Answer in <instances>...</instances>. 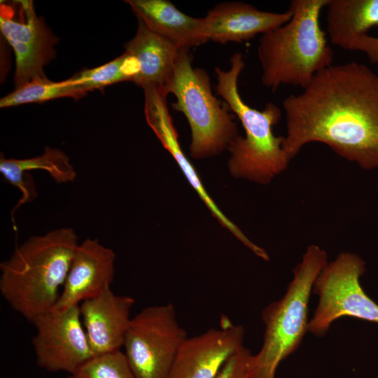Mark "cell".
Returning a JSON list of instances; mask_svg holds the SVG:
<instances>
[{"label": "cell", "instance_id": "obj_21", "mask_svg": "<svg viewBox=\"0 0 378 378\" xmlns=\"http://www.w3.org/2000/svg\"><path fill=\"white\" fill-rule=\"evenodd\" d=\"M138 73L136 60L125 52L104 64L83 70L66 80L71 84L80 85L90 92L120 82H133Z\"/></svg>", "mask_w": 378, "mask_h": 378}, {"label": "cell", "instance_id": "obj_23", "mask_svg": "<svg viewBox=\"0 0 378 378\" xmlns=\"http://www.w3.org/2000/svg\"><path fill=\"white\" fill-rule=\"evenodd\" d=\"M254 355L242 346L225 363L214 378H250Z\"/></svg>", "mask_w": 378, "mask_h": 378}, {"label": "cell", "instance_id": "obj_13", "mask_svg": "<svg viewBox=\"0 0 378 378\" xmlns=\"http://www.w3.org/2000/svg\"><path fill=\"white\" fill-rule=\"evenodd\" d=\"M115 253L97 239L79 244L59 299L52 309L79 305L110 288L115 274Z\"/></svg>", "mask_w": 378, "mask_h": 378}, {"label": "cell", "instance_id": "obj_12", "mask_svg": "<svg viewBox=\"0 0 378 378\" xmlns=\"http://www.w3.org/2000/svg\"><path fill=\"white\" fill-rule=\"evenodd\" d=\"M143 90L146 122L164 148L174 158L190 185L218 222L255 255L260 254L262 251L261 247L251 241L214 202L204 188L194 166L184 154L180 146L178 134L169 111L167 103L168 94L165 89L147 87Z\"/></svg>", "mask_w": 378, "mask_h": 378}, {"label": "cell", "instance_id": "obj_3", "mask_svg": "<svg viewBox=\"0 0 378 378\" xmlns=\"http://www.w3.org/2000/svg\"><path fill=\"white\" fill-rule=\"evenodd\" d=\"M328 0H292L290 19L259 38L257 55L261 82L275 91L282 85L304 89L333 62V51L320 24Z\"/></svg>", "mask_w": 378, "mask_h": 378}, {"label": "cell", "instance_id": "obj_22", "mask_svg": "<svg viewBox=\"0 0 378 378\" xmlns=\"http://www.w3.org/2000/svg\"><path fill=\"white\" fill-rule=\"evenodd\" d=\"M67 378H137L120 350L95 356Z\"/></svg>", "mask_w": 378, "mask_h": 378}, {"label": "cell", "instance_id": "obj_18", "mask_svg": "<svg viewBox=\"0 0 378 378\" xmlns=\"http://www.w3.org/2000/svg\"><path fill=\"white\" fill-rule=\"evenodd\" d=\"M38 169L47 172L57 183H72L77 176L69 158L57 148L48 146L41 155L24 159L6 158L1 154L0 173L22 194L16 207L36 197L35 184L29 173Z\"/></svg>", "mask_w": 378, "mask_h": 378}, {"label": "cell", "instance_id": "obj_7", "mask_svg": "<svg viewBox=\"0 0 378 378\" xmlns=\"http://www.w3.org/2000/svg\"><path fill=\"white\" fill-rule=\"evenodd\" d=\"M365 262L351 252H342L328 262L316 279L312 293L318 296L307 332L323 337L336 320L351 316L378 324V304L360 284Z\"/></svg>", "mask_w": 378, "mask_h": 378}, {"label": "cell", "instance_id": "obj_14", "mask_svg": "<svg viewBox=\"0 0 378 378\" xmlns=\"http://www.w3.org/2000/svg\"><path fill=\"white\" fill-rule=\"evenodd\" d=\"M134 303L132 297L116 295L110 287L79 304L94 356L118 351L123 346Z\"/></svg>", "mask_w": 378, "mask_h": 378}, {"label": "cell", "instance_id": "obj_1", "mask_svg": "<svg viewBox=\"0 0 378 378\" xmlns=\"http://www.w3.org/2000/svg\"><path fill=\"white\" fill-rule=\"evenodd\" d=\"M290 162L307 144L327 145L364 169L378 167V75L364 64H332L283 101Z\"/></svg>", "mask_w": 378, "mask_h": 378}, {"label": "cell", "instance_id": "obj_4", "mask_svg": "<svg viewBox=\"0 0 378 378\" xmlns=\"http://www.w3.org/2000/svg\"><path fill=\"white\" fill-rule=\"evenodd\" d=\"M230 63L228 70L215 68L216 90L240 121L244 136L239 135L229 145L228 168L234 177L267 184L290 163L283 149L284 136L273 132L281 110L272 102L261 111L248 106L238 90V80L245 66L242 54H233Z\"/></svg>", "mask_w": 378, "mask_h": 378}, {"label": "cell", "instance_id": "obj_25", "mask_svg": "<svg viewBox=\"0 0 378 378\" xmlns=\"http://www.w3.org/2000/svg\"><path fill=\"white\" fill-rule=\"evenodd\" d=\"M378 378V377H377Z\"/></svg>", "mask_w": 378, "mask_h": 378}, {"label": "cell", "instance_id": "obj_16", "mask_svg": "<svg viewBox=\"0 0 378 378\" xmlns=\"http://www.w3.org/2000/svg\"><path fill=\"white\" fill-rule=\"evenodd\" d=\"M125 3L138 20L178 49H190L207 42L203 18L188 15L168 0H126Z\"/></svg>", "mask_w": 378, "mask_h": 378}, {"label": "cell", "instance_id": "obj_24", "mask_svg": "<svg viewBox=\"0 0 378 378\" xmlns=\"http://www.w3.org/2000/svg\"><path fill=\"white\" fill-rule=\"evenodd\" d=\"M351 50L363 52L370 63L378 64V37L365 35L354 43Z\"/></svg>", "mask_w": 378, "mask_h": 378}, {"label": "cell", "instance_id": "obj_5", "mask_svg": "<svg viewBox=\"0 0 378 378\" xmlns=\"http://www.w3.org/2000/svg\"><path fill=\"white\" fill-rule=\"evenodd\" d=\"M328 262L323 249L314 244L308 246L293 270V278L284 296L263 309V343L254 355L250 378H275L279 363L300 346L307 332L313 286Z\"/></svg>", "mask_w": 378, "mask_h": 378}, {"label": "cell", "instance_id": "obj_17", "mask_svg": "<svg viewBox=\"0 0 378 378\" xmlns=\"http://www.w3.org/2000/svg\"><path fill=\"white\" fill-rule=\"evenodd\" d=\"M126 52L135 58L139 73L133 81L142 89L165 88L174 70L178 48L150 31L138 20L134 37L125 45Z\"/></svg>", "mask_w": 378, "mask_h": 378}, {"label": "cell", "instance_id": "obj_19", "mask_svg": "<svg viewBox=\"0 0 378 378\" xmlns=\"http://www.w3.org/2000/svg\"><path fill=\"white\" fill-rule=\"evenodd\" d=\"M326 8L330 43L344 50L378 26V0H328Z\"/></svg>", "mask_w": 378, "mask_h": 378}, {"label": "cell", "instance_id": "obj_10", "mask_svg": "<svg viewBox=\"0 0 378 378\" xmlns=\"http://www.w3.org/2000/svg\"><path fill=\"white\" fill-rule=\"evenodd\" d=\"M23 19L16 20L1 5L0 30L13 48L15 57V88L36 78H46L44 68L56 55L59 38L43 18L36 15L31 1H19Z\"/></svg>", "mask_w": 378, "mask_h": 378}, {"label": "cell", "instance_id": "obj_15", "mask_svg": "<svg viewBox=\"0 0 378 378\" xmlns=\"http://www.w3.org/2000/svg\"><path fill=\"white\" fill-rule=\"evenodd\" d=\"M291 16L289 8L284 13H273L260 10L244 2H223L203 18L204 36L207 42L241 43L285 24Z\"/></svg>", "mask_w": 378, "mask_h": 378}, {"label": "cell", "instance_id": "obj_11", "mask_svg": "<svg viewBox=\"0 0 378 378\" xmlns=\"http://www.w3.org/2000/svg\"><path fill=\"white\" fill-rule=\"evenodd\" d=\"M245 330L225 315L218 328L187 339L179 348L168 378H214L243 345Z\"/></svg>", "mask_w": 378, "mask_h": 378}, {"label": "cell", "instance_id": "obj_6", "mask_svg": "<svg viewBox=\"0 0 378 378\" xmlns=\"http://www.w3.org/2000/svg\"><path fill=\"white\" fill-rule=\"evenodd\" d=\"M164 88L176 98L172 108L182 113L188 120L192 137L190 153L193 158L217 155L239 136L235 115L225 102L214 96L207 72L192 66L190 49L178 50Z\"/></svg>", "mask_w": 378, "mask_h": 378}, {"label": "cell", "instance_id": "obj_2", "mask_svg": "<svg viewBox=\"0 0 378 378\" xmlns=\"http://www.w3.org/2000/svg\"><path fill=\"white\" fill-rule=\"evenodd\" d=\"M74 229L32 236L0 263V293L12 309L31 321L52 310L78 246Z\"/></svg>", "mask_w": 378, "mask_h": 378}, {"label": "cell", "instance_id": "obj_8", "mask_svg": "<svg viewBox=\"0 0 378 378\" xmlns=\"http://www.w3.org/2000/svg\"><path fill=\"white\" fill-rule=\"evenodd\" d=\"M187 337L173 304L148 306L132 318L124 354L137 378H168Z\"/></svg>", "mask_w": 378, "mask_h": 378}, {"label": "cell", "instance_id": "obj_9", "mask_svg": "<svg viewBox=\"0 0 378 378\" xmlns=\"http://www.w3.org/2000/svg\"><path fill=\"white\" fill-rule=\"evenodd\" d=\"M31 323L36 330L31 343L41 368L70 374L94 357L79 305L50 310L36 316Z\"/></svg>", "mask_w": 378, "mask_h": 378}, {"label": "cell", "instance_id": "obj_20", "mask_svg": "<svg viewBox=\"0 0 378 378\" xmlns=\"http://www.w3.org/2000/svg\"><path fill=\"white\" fill-rule=\"evenodd\" d=\"M88 91L78 85L71 84L66 80L59 82L47 77L36 78L15 88L0 99V107L8 108L31 103L71 97L75 99L85 96Z\"/></svg>", "mask_w": 378, "mask_h": 378}]
</instances>
